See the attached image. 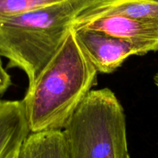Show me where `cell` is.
Instances as JSON below:
<instances>
[{"label": "cell", "instance_id": "1", "mask_svg": "<svg viewBox=\"0 0 158 158\" xmlns=\"http://www.w3.org/2000/svg\"><path fill=\"white\" fill-rule=\"evenodd\" d=\"M97 74L71 27L22 100L31 133L63 130L97 85Z\"/></svg>", "mask_w": 158, "mask_h": 158}, {"label": "cell", "instance_id": "2", "mask_svg": "<svg viewBox=\"0 0 158 158\" xmlns=\"http://www.w3.org/2000/svg\"><path fill=\"white\" fill-rule=\"evenodd\" d=\"M94 0H66L0 20V57L32 83L64 41L76 17Z\"/></svg>", "mask_w": 158, "mask_h": 158}, {"label": "cell", "instance_id": "3", "mask_svg": "<svg viewBox=\"0 0 158 158\" xmlns=\"http://www.w3.org/2000/svg\"><path fill=\"white\" fill-rule=\"evenodd\" d=\"M63 132L69 158H131L124 110L108 88L90 91Z\"/></svg>", "mask_w": 158, "mask_h": 158}, {"label": "cell", "instance_id": "4", "mask_svg": "<svg viewBox=\"0 0 158 158\" xmlns=\"http://www.w3.org/2000/svg\"><path fill=\"white\" fill-rule=\"evenodd\" d=\"M74 32L82 50L97 72L102 74L114 72L131 56H141L154 51L149 45L94 29L80 28L74 29Z\"/></svg>", "mask_w": 158, "mask_h": 158}, {"label": "cell", "instance_id": "5", "mask_svg": "<svg viewBox=\"0 0 158 158\" xmlns=\"http://www.w3.org/2000/svg\"><path fill=\"white\" fill-rule=\"evenodd\" d=\"M110 15L158 24V0H94L76 17L72 27L94 19Z\"/></svg>", "mask_w": 158, "mask_h": 158}, {"label": "cell", "instance_id": "6", "mask_svg": "<svg viewBox=\"0 0 158 158\" xmlns=\"http://www.w3.org/2000/svg\"><path fill=\"white\" fill-rule=\"evenodd\" d=\"M94 29L109 35L149 45L158 51V24L120 15L100 17L73 26Z\"/></svg>", "mask_w": 158, "mask_h": 158}, {"label": "cell", "instance_id": "7", "mask_svg": "<svg viewBox=\"0 0 158 158\" xmlns=\"http://www.w3.org/2000/svg\"><path fill=\"white\" fill-rule=\"evenodd\" d=\"M30 133L23 101H0V158H18Z\"/></svg>", "mask_w": 158, "mask_h": 158}, {"label": "cell", "instance_id": "8", "mask_svg": "<svg viewBox=\"0 0 158 158\" xmlns=\"http://www.w3.org/2000/svg\"><path fill=\"white\" fill-rule=\"evenodd\" d=\"M18 158H69L63 130L30 133Z\"/></svg>", "mask_w": 158, "mask_h": 158}, {"label": "cell", "instance_id": "9", "mask_svg": "<svg viewBox=\"0 0 158 158\" xmlns=\"http://www.w3.org/2000/svg\"><path fill=\"white\" fill-rule=\"evenodd\" d=\"M64 1L66 0H0V20Z\"/></svg>", "mask_w": 158, "mask_h": 158}, {"label": "cell", "instance_id": "10", "mask_svg": "<svg viewBox=\"0 0 158 158\" xmlns=\"http://www.w3.org/2000/svg\"><path fill=\"white\" fill-rule=\"evenodd\" d=\"M12 84L11 77L3 68L2 62L0 60V94H3Z\"/></svg>", "mask_w": 158, "mask_h": 158}, {"label": "cell", "instance_id": "11", "mask_svg": "<svg viewBox=\"0 0 158 158\" xmlns=\"http://www.w3.org/2000/svg\"><path fill=\"white\" fill-rule=\"evenodd\" d=\"M154 83H155L156 86H157V88L158 89V72L157 73V74H156V75L154 76Z\"/></svg>", "mask_w": 158, "mask_h": 158}, {"label": "cell", "instance_id": "12", "mask_svg": "<svg viewBox=\"0 0 158 158\" xmlns=\"http://www.w3.org/2000/svg\"><path fill=\"white\" fill-rule=\"evenodd\" d=\"M0 60H1V58H0Z\"/></svg>", "mask_w": 158, "mask_h": 158}]
</instances>
